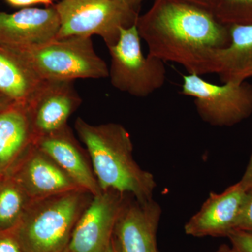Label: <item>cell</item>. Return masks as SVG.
<instances>
[{"mask_svg": "<svg viewBox=\"0 0 252 252\" xmlns=\"http://www.w3.org/2000/svg\"><path fill=\"white\" fill-rule=\"evenodd\" d=\"M10 50L41 80L74 81L109 77L108 66L96 54L91 37L71 36L34 47Z\"/></svg>", "mask_w": 252, "mask_h": 252, "instance_id": "obj_4", "label": "cell"}, {"mask_svg": "<svg viewBox=\"0 0 252 252\" xmlns=\"http://www.w3.org/2000/svg\"><path fill=\"white\" fill-rule=\"evenodd\" d=\"M162 208L154 198L146 201L127 195L116 223L114 236L124 252H161L157 233Z\"/></svg>", "mask_w": 252, "mask_h": 252, "instance_id": "obj_12", "label": "cell"}, {"mask_svg": "<svg viewBox=\"0 0 252 252\" xmlns=\"http://www.w3.org/2000/svg\"><path fill=\"white\" fill-rule=\"evenodd\" d=\"M182 94L193 98L197 113L204 122L216 127H230L252 114V84H212L197 74L182 78Z\"/></svg>", "mask_w": 252, "mask_h": 252, "instance_id": "obj_7", "label": "cell"}, {"mask_svg": "<svg viewBox=\"0 0 252 252\" xmlns=\"http://www.w3.org/2000/svg\"><path fill=\"white\" fill-rule=\"evenodd\" d=\"M137 26L122 28L117 44L108 47L111 57L109 77L118 90L137 97L153 94L165 85V62L144 56Z\"/></svg>", "mask_w": 252, "mask_h": 252, "instance_id": "obj_6", "label": "cell"}, {"mask_svg": "<svg viewBox=\"0 0 252 252\" xmlns=\"http://www.w3.org/2000/svg\"><path fill=\"white\" fill-rule=\"evenodd\" d=\"M54 6L60 18L56 39L97 35L107 48L117 44L122 28L136 25L139 17L118 0H61Z\"/></svg>", "mask_w": 252, "mask_h": 252, "instance_id": "obj_5", "label": "cell"}, {"mask_svg": "<svg viewBox=\"0 0 252 252\" xmlns=\"http://www.w3.org/2000/svg\"><path fill=\"white\" fill-rule=\"evenodd\" d=\"M175 1H182V2L188 3V4L195 5L211 11L212 0H175Z\"/></svg>", "mask_w": 252, "mask_h": 252, "instance_id": "obj_25", "label": "cell"}, {"mask_svg": "<svg viewBox=\"0 0 252 252\" xmlns=\"http://www.w3.org/2000/svg\"><path fill=\"white\" fill-rule=\"evenodd\" d=\"M64 252H68L67 249V250H65V251H64Z\"/></svg>", "mask_w": 252, "mask_h": 252, "instance_id": "obj_30", "label": "cell"}, {"mask_svg": "<svg viewBox=\"0 0 252 252\" xmlns=\"http://www.w3.org/2000/svg\"><path fill=\"white\" fill-rule=\"evenodd\" d=\"M94 198L84 189L32 200L12 230L24 252H64Z\"/></svg>", "mask_w": 252, "mask_h": 252, "instance_id": "obj_3", "label": "cell"}, {"mask_svg": "<svg viewBox=\"0 0 252 252\" xmlns=\"http://www.w3.org/2000/svg\"><path fill=\"white\" fill-rule=\"evenodd\" d=\"M34 142L27 104L14 102L0 111V176L9 174Z\"/></svg>", "mask_w": 252, "mask_h": 252, "instance_id": "obj_15", "label": "cell"}, {"mask_svg": "<svg viewBox=\"0 0 252 252\" xmlns=\"http://www.w3.org/2000/svg\"><path fill=\"white\" fill-rule=\"evenodd\" d=\"M211 12L225 26H252V0H212Z\"/></svg>", "mask_w": 252, "mask_h": 252, "instance_id": "obj_19", "label": "cell"}, {"mask_svg": "<svg viewBox=\"0 0 252 252\" xmlns=\"http://www.w3.org/2000/svg\"><path fill=\"white\" fill-rule=\"evenodd\" d=\"M127 195L114 190L94 195L74 227L68 252H107Z\"/></svg>", "mask_w": 252, "mask_h": 252, "instance_id": "obj_8", "label": "cell"}, {"mask_svg": "<svg viewBox=\"0 0 252 252\" xmlns=\"http://www.w3.org/2000/svg\"><path fill=\"white\" fill-rule=\"evenodd\" d=\"M215 252H235V250L232 248V247H230L229 245H225V244H223V245H220V248H218V250Z\"/></svg>", "mask_w": 252, "mask_h": 252, "instance_id": "obj_29", "label": "cell"}, {"mask_svg": "<svg viewBox=\"0 0 252 252\" xmlns=\"http://www.w3.org/2000/svg\"><path fill=\"white\" fill-rule=\"evenodd\" d=\"M8 175L23 187L32 200L83 189L34 143Z\"/></svg>", "mask_w": 252, "mask_h": 252, "instance_id": "obj_10", "label": "cell"}, {"mask_svg": "<svg viewBox=\"0 0 252 252\" xmlns=\"http://www.w3.org/2000/svg\"><path fill=\"white\" fill-rule=\"evenodd\" d=\"M236 229L252 233V187L247 190L237 221Z\"/></svg>", "mask_w": 252, "mask_h": 252, "instance_id": "obj_20", "label": "cell"}, {"mask_svg": "<svg viewBox=\"0 0 252 252\" xmlns=\"http://www.w3.org/2000/svg\"><path fill=\"white\" fill-rule=\"evenodd\" d=\"M81 102L74 81L42 80L28 104L34 141L67 127Z\"/></svg>", "mask_w": 252, "mask_h": 252, "instance_id": "obj_9", "label": "cell"}, {"mask_svg": "<svg viewBox=\"0 0 252 252\" xmlns=\"http://www.w3.org/2000/svg\"><path fill=\"white\" fill-rule=\"evenodd\" d=\"M107 252H124L120 243H119L116 237L113 236L112 241H111L110 245H109Z\"/></svg>", "mask_w": 252, "mask_h": 252, "instance_id": "obj_27", "label": "cell"}, {"mask_svg": "<svg viewBox=\"0 0 252 252\" xmlns=\"http://www.w3.org/2000/svg\"><path fill=\"white\" fill-rule=\"evenodd\" d=\"M75 129L102 191L117 190L140 201L153 198L155 178L134 159L132 139L124 126L117 123L92 125L79 117Z\"/></svg>", "mask_w": 252, "mask_h": 252, "instance_id": "obj_2", "label": "cell"}, {"mask_svg": "<svg viewBox=\"0 0 252 252\" xmlns=\"http://www.w3.org/2000/svg\"><path fill=\"white\" fill-rule=\"evenodd\" d=\"M0 252H24L12 230L0 231Z\"/></svg>", "mask_w": 252, "mask_h": 252, "instance_id": "obj_22", "label": "cell"}, {"mask_svg": "<svg viewBox=\"0 0 252 252\" xmlns=\"http://www.w3.org/2000/svg\"><path fill=\"white\" fill-rule=\"evenodd\" d=\"M136 26L149 55L190 74H215V55L230 41L229 27L211 11L175 0H154Z\"/></svg>", "mask_w": 252, "mask_h": 252, "instance_id": "obj_1", "label": "cell"}, {"mask_svg": "<svg viewBox=\"0 0 252 252\" xmlns=\"http://www.w3.org/2000/svg\"><path fill=\"white\" fill-rule=\"evenodd\" d=\"M41 81L16 53L0 45V94L28 104Z\"/></svg>", "mask_w": 252, "mask_h": 252, "instance_id": "obj_17", "label": "cell"}, {"mask_svg": "<svg viewBox=\"0 0 252 252\" xmlns=\"http://www.w3.org/2000/svg\"><path fill=\"white\" fill-rule=\"evenodd\" d=\"M32 200L11 176H0V231L14 230Z\"/></svg>", "mask_w": 252, "mask_h": 252, "instance_id": "obj_18", "label": "cell"}, {"mask_svg": "<svg viewBox=\"0 0 252 252\" xmlns=\"http://www.w3.org/2000/svg\"><path fill=\"white\" fill-rule=\"evenodd\" d=\"M11 6L15 7H23L31 5L44 4L46 6H53L55 0H6Z\"/></svg>", "mask_w": 252, "mask_h": 252, "instance_id": "obj_23", "label": "cell"}, {"mask_svg": "<svg viewBox=\"0 0 252 252\" xmlns=\"http://www.w3.org/2000/svg\"><path fill=\"white\" fill-rule=\"evenodd\" d=\"M34 144L81 188L94 196L102 193L87 150L81 147L69 126L55 133L36 139Z\"/></svg>", "mask_w": 252, "mask_h": 252, "instance_id": "obj_14", "label": "cell"}, {"mask_svg": "<svg viewBox=\"0 0 252 252\" xmlns=\"http://www.w3.org/2000/svg\"><path fill=\"white\" fill-rule=\"evenodd\" d=\"M14 103L12 101L10 100L8 97L4 94H0V111L2 110L6 107H9L11 104Z\"/></svg>", "mask_w": 252, "mask_h": 252, "instance_id": "obj_28", "label": "cell"}, {"mask_svg": "<svg viewBox=\"0 0 252 252\" xmlns=\"http://www.w3.org/2000/svg\"><path fill=\"white\" fill-rule=\"evenodd\" d=\"M60 18L54 5L0 12V45L10 49L43 45L57 38Z\"/></svg>", "mask_w": 252, "mask_h": 252, "instance_id": "obj_11", "label": "cell"}, {"mask_svg": "<svg viewBox=\"0 0 252 252\" xmlns=\"http://www.w3.org/2000/svg\"><path fill=\"white\" fill-rule=\"evenodd\" d=\"M240 182L247 190L252 187V151L248 166Z\"/></svg>", "mask_w": 252, "mask_h": 252, "instance_id": "obj_24", "label": "cell"}, {"mask_svg": "<svg viewBox=\"0 0 252 252\" xmlns=\"http://www.w3.org/2000/svg\"><path fill=\"white\" fill-rule=\"evenodd\" d=\"M230 41L215 58V74L222 83H241L252 77V26H230Z\"/></svg>", "mask_w": 252, "mask_h": 252, "instance_id": "obj_16", "label": "cell"}, {"mask_svg": "<svg viewBox=\"0 0 252 252\" xmlns=\"http://www.w3.org/2000/svg\"><path fill=\"white\" fill-rule=\"evenodd\" d=\"M118 1L139 13L141 4L143 2L144 0H118Z\"/></svg>", "mask_w": 252, "mask_h": 252, "instance_id": "obj_26", "label": "cell"}, {"mask_svg": "<svg viewBox=\"0 0 252 252\" xmlns=\"http://www.w3.org/2000/svg\"><path fill=\"white\" fill-rule=\"evenodd\" d=\"M227 238L235 252H252V233L244 230H232Z\"/></svg>", "mask_w": 252, "mask_h": 252, "instance_id": "obj_21", "label": "cell"}, {"mask_svg": "<svg viewBox=\"0 0 252 252\" xmlns=\"http://www.w3.org/2000/svg\"><path fill=\"white\" fill-rule=\"evenodd\" d=\"M247 190L238 182L222 193L212 192L200 210L186 223V234L195 238H227L236 229Z\"/></svg>", "mask_w": 252, "mask_h": 252, "instance_id": "obj_13", "label": "cell"}]
</instances>
